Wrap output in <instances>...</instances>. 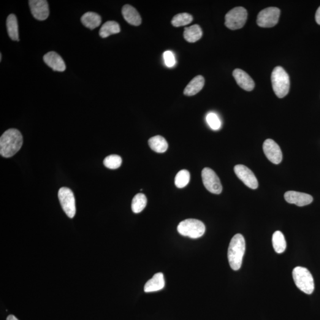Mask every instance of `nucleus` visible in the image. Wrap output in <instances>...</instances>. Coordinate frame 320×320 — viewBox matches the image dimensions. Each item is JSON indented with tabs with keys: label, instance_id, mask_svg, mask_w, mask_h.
<instances>
[{
	"label": "nucleus",
	"instance_id": "nucleus-1",
	"mask_svg": "<svg viewBox=\"0 0 320 320\" xmlns=\"http://www.w3.org/2000/svg\"><path fill=\"white\" fill-rule=\"evenodd\" d=\"M23 145V137L16 129L7 130L0 138V154L5 158L15 155Z\"/></svg>",
	"mask_w": 320,
	"mask_h": 320
},
{
	"label": "nucleus",
	"instance_id": "nucleus-15",
	"mask_svg": "<svg viewBox=\"0 0 320 320\" xmlns=\"http://www.w3.org/2000/svg\"><path fill=\"white\" fill-rule=\"evenodd\" d=\"M232 75L236 82L241 88L248 91L253 90L255 87V83L248 73L241 69H235L233 71Z\"/></svg>",
	"mask_w": 320,
	"mask_h": 320
},
{
	"label": "nucleus",
	"instance_id": "nucleus-17",
	"mask_svg": "<svg viewBox=\"0 0 320 320\" xmlns=\"http://www.w3.org/2000/svg\"><path fill=\"white\" fill-rule=\"evenodd\" d=\"M165 286V281L163 274L157 273L153 276L144 286V291L145 292H153L159 291L163 289Z\"/></svg>",
	"mask_w": 320,
	"mask_h": 320
},
{
	"label": "nucleus",
	"instance_id": "nucleus-6",
	"mask_svg": "<svg viewBox=\"0 0 320 320\" xmlns=\"http://www.w3.org/2000/svg\"><path fill=\"white\" fill-rule=\"evenodd\" d=\"M225 25L231 30L242 28L248 18V12L242 7H235L226 15Z\"/></svg>",
	"mask_w": 320,
	"mask_h": 320
},
{
	"label": "nucleus",
	"instance_id": "nucleus-25",
	"mask_svg": "<svg viewBox=\"0 0 320 320\" xmlns=\"http://www.w3.org/2000/svg\"><path fill=\"white\" fill-rule=\"evenodd\" d=\"M147 199L145 195L138 194L133 198L132 202V210L135 213H142L146 207Z\"/></svg>",
	"mask_w": 320,
	"mask_h": 320
},
{
	"label": "nucleus",
	"instance_id": "nucleus-29",
	"mask_svg": "<svg viewBox=\"0 0 320 320\" xmlns=\"http://www.w3.org/2000/svg\"><path fill=\"white\" fill-rule=\"evenodd\" d=\"M207 122L209 126L213 130H218L221 126V122L218 115L214 113H210L207 116Z\"/></svg>",
	"mask_w": 320,
	"mask_h": 320
},
{
	"label": "nucleus",
	"instance_id": "nucleus-3",
	"mask_svg": "<svg viewBox=\"0 0 320 320\" xmlns=\"http://www.w3.org/2000/svg\"><path fill=\"white\" fill-rule=\"evenodd\" d=\"M273 89L279 98H283L289 93V77L283 67H276L271 75Z\"/></svg>",
	"mask_w": 320,
	"mask_h": 320
},
{
	"label": "nucleus",
	"instance_id": "nucleus-30",
	"mask_svg": "<svg viewBox=\"0 0 320 320\" xmlns=\"http://www.w3.org/2000/svg\"><path fill=\"white\" fill-rule=\"evenodd\" d=\"M165 64L168 67H173L176 64V59L174 54L172 51H167L163 54Z\"/></svg>",
	"mask_w": 320,
	"mask_h": 320
},
{
	"label": "nucleus",
	"instance_id": "nucleus-20",
	"mask_svg": "<svg viewBox=\"0 0 320 320\" xmlns=\"http://www.w3.org/2000/svg\"><path fill=\"white\" fill-rule=\"evenodd\" d=\"M203 32L201 28L197 24L184 29V37L187 42L194 43L201 39Z\"/></svg>",
	"mask_w": 320,
	"mask_h": 320
},
{
	"label": "nucleus",
	"instance_id": "nucleus-5",
	"mask_svg": "<svg viewBox=\"0 0 320 320\" xmlns=\"http://www.w3.org/2000/svg\"><path fill=\"white\" fill-rule=\"evenodd\" d=\"M178 231L181 235L196 239L205 234V226L197 219H188L178 225Z\"/></svg>",
	"mask_w": 320,
	"mask_h": 320
},
{
	"label": "nucleus",
	"instance_id": "nucleus-11",
	"mask_svg": "<svg viewBox=\"0 0 320 320\" xmlns=\"http://www.w3.org/2000/svg\"><path fill=\"white\" fill-rule=\"evenodd\" d=\"M265 156L272 163L278 164L283 160V153L278 143L275 141L267 139L265 141L263 145Z\"/></svg>",
	"mask_w": 320,
	"mask_h": 320
},
{
	"label": "nucleus",
	"instance_id": "nucleus-27",
	"mask_svg": "<svg viewBox=\"0 0 320 320\" xmlns=\"http://www.w3.org/2000/svg\"><path fill=\"white\" fill-rule=\"evenodd\" d=\"M190 178H191V175L188 170H180L176 176L175 185L178 188H183L188 185Z\"/></svg>",
	"mask_w": 320,
	"mask_h": 320
},
{
	"label": "nucleus",
	"instance_id": "nucleus-23",
	"mask_svg": "<svg viewBox=\"0 0 320 320\" xmlns=\"http://www.w3.org/2000/svg\"><path fill=\"white\" fill-rule=\"evenodd\" d=\"M120 32V26L117 22L115 21H108L100 28L99 35L102 38H106L110 35L119 34Z\"/></svg>",
	"mask_w": 320,
	"mask_h": 320
},
{
	"label": "nucleus",
	"instance_id": "nucleus-8",
	"mask_svg": "<svg viewBox=\"0 0 320 320\" xmlns=\"http://www.w3.org/2000/svg\"><path fill=\"white\" fill-rule=\"evenodd\" d=\"M281 11L277 7H268L257 16V23L261 28H272L278 24Z\"/></svg>",
	"mask_w": 320,
	"mask_h": 320
},
{
	"label": "nucleus",
	"instance_id": "nucleus-2",
	"mask_svg": "<svg viewBox=\"0 0 320 320\" xmlns=\"http://www.w3.org/2000/svg\"><path fill=\"white\" fill-rule=\"evenodd\" d=\"M246 250L245 238L240 234H237L232 237L230 241L228 259L230 267L232 270H239L242 265L244 255Z\"/></svg>",
	"mask_w": 320,
	"mask_h": 320
},
{
	"label": "nucleus",
	"instance_id": "nucleus-33",
	"mask_svg": "<svg viewBox=\"0 0 320 320\" xmlns=\"http://www.w3.org/2000/svg\"><path fill=\"white\" fill-rule=\"evenodd\" d=\"M2 59V54L0 53V61H1Z\"/></svg>",
	"mask_w": 320,
	"mask_h": 320
},
{
	"label": "nucleus",
	"instance_id": "nucleus-32",
	"mask_svg": "<svg viewBox=\"0 0 320 320\" xmlns=\"http://www.w3.org/2000/svg\"><path fill=\"white\" fill-rule=\"evenodd\" d=\"M7 320H18L15 316L10 315L7 317Z\"/></svg>",
	"mask_w": 320,
	"mask_h": 320
},
{
	"label": "nucleus",
	"instance_id": "nucleus-7",
	"mask_svg": "<svg viewBox=\"0 0 320 320\" xmlns=\"http://www.w3.org/2000/svg\"><path fill=\"white\" fill-rule=\"evenodd\" d=\"M58 198L62 210L70 218H74L76 213L75 200L71 190L63 187L59 190Z\"/></svg>",
	"mask_w": 320,
	"mask_h": 320
},
{
	"label": "nucleus",
	"instance_id": "nucleus-19",
	"mask_svg": "<svg viewBox=\"0 0 320 320\" xmlns=\"http://www.w3.org/2000/svg\"><path fill=\"white\" fill-rule=\"evenodd\" d=\"M83 25L91 30L99 27L102 23L100 16L94 12H87L81 18Z\"/></svg>",
	"mask_w": 320,
	"mask_h": 320
},
{
	"label": "nucleus",
	"instance_id": "nucleus-28",
	"mask_svg": "<svg viewBox=\"0 0 320 320\" xmlns=\"http://www.w3.org/2000/svg\"><path fill=\"white\" fill-rule=\"evenodd\" d=\"M123 160L120 156L112 154L106 157L104 161L105 167L110 169H117L121 167Z\"/></svg>",
	"mask_w": 320,
	"mask_h": 320
},
{
	"label": "nucleus",
	"instance_id": "nucleus-18",
	"mask_svg": "<svg viewBox=\"0 0 320 320\" xmlns=\"http://www.w3.org/2000/svg\"><path fill=\"white\" fill-rule=\"evenodd\" d=\"M205 85V79L202 75H197L192 79L186 87L184 94L186 96H192L197 94L203 89Z\"/></svg>",
	"mask_w": 320,
	"mask_h": 320
},
{
	"label": "nucleus",
	"instance_id": "nucleus-22",
	"mask_svg": "<svg viewBox=\"0 0 320 320\" xmlns=\"http://www.w3.org/2000/svg\"><path fill=\"white\" fill-rule=\"evenodd\" d=\"M6 24L8 34L11 39L18 41V27L16 16L13 14L8 16Z\"/></svg>",
	"mask_w": 320,
	"mask_h": 320
},
{
	"label": "nucleus",
	"instance_id": "nucleus-9",
	"mask_svg": "<svg viewBox=\"0 0 320 320\" xmlns=\"http://www.w3.org/2000/svg\"><path fill=\"white\" fill-rule=\"evenodd\" d=\"M202 178L203 183L209 192L216 195L221 193L222 186L221 181L213 170L210 168H204L202 172Z\"/></svg>",
	"mask_w": 320,
	"mask_h": 320
},
{
	"label": "nucleus",
	"instance_id": "nucleus-10",
	"mask_svg": "<svg viewBox=\"0 0 320 320\" xmlns=\"http://www.w3.org/2000/svg\"><path fill=\"white\" fill-rule=\"evenodd\" d=\"M234 172L240 180L245 185L252 189L258 188L259 183L256 176L250 169L242 164H238L234 167Z\"/></svg>",
	"mask_w": 320,
	"mask_h": 320
},
{
	"label": "nucleus",
	"instance_id": "nucleus-16",
	"mask_svg": "<svg viewBox=\"0 0 320 320\" xmlns=\"http://www.w3.org/2000/svg\"><path fill=\"white\" fill-rule=\"evenodd\" d=\"M122 13L124 20L131 25L140 26L142 22V19L138 11L131 5H124L122 10Z\"/></svg>",
	"mask_w": 320,
	"mask_h": 320
},
{
	"label": "nucleus",
	"instance_id": "nucleus-26",
	"mask_svg": "<svg viewBox=\"0 0 320 320\" xmlns=\"http://www.w3.org/2000/svg\"><path fill=\"white\" fill-rule=\"evenodd\" d=\"M193 17L191 15L187 13H179L173 17L172 24L175 27H181L188 25L193 20Z\"/></svg>",
	"mask_w": 320,
	"mask_h": 320
},
{
	"label": "nucleus",
	"instance_id": "nucleus-31",
	"mask_svg": "<svg viewBox=\"0 0 320 320\" xmlns=\"http://www.w3.org/2000/svg\"><path fill=\"white\" fill-rule=\"evenodd\" d=\"M316 22L320 25V7L318 10H317L316 14Z\"/></svg>",
	"mask_w": 320,
	"mask_h": 320
},
{
	"label": "nucleus",
	"instance_id": "nucleus-13",
	"mask_svg": "<svg viewBox=\"0 0 320 320\" xmlns=\"http://www.w3.org/2000/svg\"><path fill=\"white\" fill-rule=\"evenodd\" d=\"M284 197L287 202L296 205L298 207L308 205L313 201V197L310 195L296 191L286 192Z\"/></svg>",
	"mask_w": 320,
	"mask_h": 320
},
{
	"label": "nucleus",
	"instance_id": "nucleus-4",
	"mask_svg": "<svg viewBox=\"0 0 320 320\" xmlns=\"http://www.w3.org/2000/svg\"><path fill=\"white\" fill-rule=\"evenodd\" d=\"M292 276L295 284L301 291L309 295L314 292V279L307 268L301 267H295Z\"/></svg>",
	"mask_w": 320,
	"mask_h": 320
},
{
	"label": "nucleus",
	"instance_id": "nucleus-21",
	"mask_svg": "<svg viewBox=\"0 0 320 320\" xmlns=\"http://www.w3.org/2000/svg\"><path fill=\"white\" fill-rule=\"evenodd\" d=\"M148 144L154 151L158 153H163L168 148V143L164 137L157 135L148 140Z\"/></svg>",
	"mask_w": 320,
	"mask_h": 320
},
{
	"label": "nucleus",
	"instance_id": "nucleus-12",
	"mask_svg": "<svg viewBox=\"0 0 320 320\" xmlns=\"http://www.w3.org/2000/svg\"><path fill=\"white\" fill-rule=\"evenodd\" d=\"M30 9L34 17L37 20H45L50 15L48 2L46 0H30Z\"/></svg>",
	"mask_w": 320,
	"mask_h": 320
},
{
	"label": "nucleus",
	"instance_id": "nucleus-24",
	"mask_svg": "<svg viewBox=\"0 0 320 320\" xmlns=\"http://www.w3.org/2000/svg\"><path fill=\"white\" fill-rule=\"evenodd\" d=\"M272 244L273 249L276 253L281 254L285 251L286 242L283 232L279 231L274 232L272 237Z\"/></svg>",
	"mask_w": 320,
	"mask_h": 320
},
{
	"label": "nucleus",
	"instance_id": "nucleus-14",
	"mask_svg": "<svg viewBox=\"0 0 320 320\" xmlns=\"http://www.w3.org/2000/svg\"><path fill=\"white\" fill-rule=\"evenodd\" d=\"M45 64L51 67L53 71L63 72L66 69V64L62 57L53 51L45 54L43 56Z\"/></svg>",
	"mask_w": 320,
	"mask_h": 320
}]
</instances>
